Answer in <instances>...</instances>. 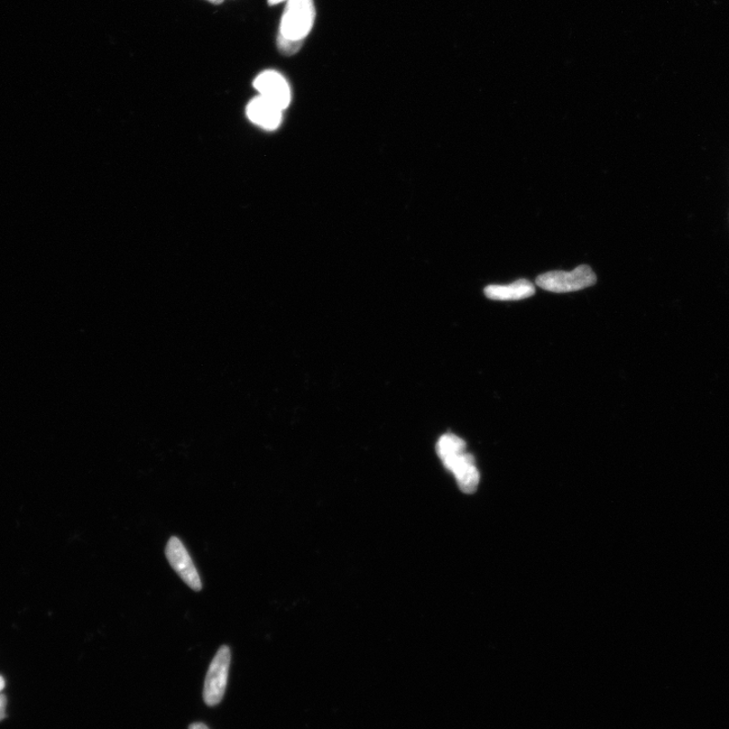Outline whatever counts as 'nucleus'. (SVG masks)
<instances>
[{
  "mask_svg": "<svg viewBox=\"0 0 729 729\" xmlns=\"http://www.w3.org/2000/svg\"><path fill=\"white\" fill-rule=\"evenodd\" d=\"M465 449V441L453 435V433H447V435L442 436L437 444V453L441 460L463 453Z\"/></svg>",
  "mask_w": 729,
  "mask_h": 729,
  "instance_id": "9",
  "label": "nucleus"
},
{
  "mask_svg": "<svg viewBox=\"0 0 729 729\" xmlns=\"http://www.w3.org/2000/svg\"><path fill=\"white\" fill-rule=\"evenodd\" d=\"M317 16L313 0H287L281 18V38L304 42L315 26Z\"/></svg>",
  "mask_w": 729,
  "mask_h": 729,
  "instance_id": "1",
  "label": "nucleus"
},
{
  "mask_svg": "<svg viewBox=\"0 0 729 729\" xmlns=\"http://www.w3.org/2000/svg\"><path fill=\"white\" fill-rule=\"evenodd\" d=\"M254 87L260 96L282 110L291 101V89L287 80L276 70H266L256 77Z\"/></svg>",
  "mask_w": 729,
  "mask_h": 729,
  "instance_id": "5",
  "label": "nucleus"
},
{
  "mask_svg": "<svg viewBox=\"0 0 729 729\" xmlns=\"http://www.w3.org/2000/svg\"><path fill=\"white\" fill-rule=\"evenodd\" d=\"M454 476L461 491L468 495L476 492L479 482H481V474H479L475 463L461 467Z\"/></svg>",
  "mask_w": 729,
  "mask_h": 729,
  "instance_id": "8",
  "label": "nucleus"
},
{
  "mask_svg": "<svg viewBox=\"0 0 729 729\" xmlns=\"http://www.w3.org/2000/svg\"><path fill=\"white\" fill-rule=\"evenodd\" d=\"M303 43L304 42L284 39L281 38V36H278V39H276V46H278L279 51L286 55V57H291V55L299 52Z\"/></svg>",
  "mask_w": 729,
  "mask_h": 729,
  "instance_id": "10",
  "label": "nucleus"
},
{
  "mask_svg": "<svg viewBox=\"0 0 729 729\" xmlns=\"http://www.w3.org/2000/svg\"><path fill=\"white\" fill-rule=\"evenodd\" d=\"M188 729H210L205 724L195 723L192 724Z\"/></svg>",
  "mask_w": 729,
  "mask_h": 729,
  "instance_id": "12",
  "label": "nucleus"
},
{
  "mask_svg": "<svg viewBox=\"0 0 729 729\" xmlns=\"http://www.w3.org/2000/svg\"><path fill=\"white\" fill-rule=\"evenodd\" d=\"M5 686V679L2 676H0V692L4 690Z\"/></svg>",
  "mask_w": 729,
  "mask_h": 729,
  "instance_id": "14",
  "label": "nucleus"
},
{
  "mask_svg": "<svg viewBox=\"0 0 729 729\" xmlns=\"http://www.w3.org/2000/svg\"><path fill=\"white\" fill-rule=\"evenodd\" d=\"M6 698L5 695L0 694V722L6 716Z\"/></svg>",
  "mask_w": 729,
  "mask_h": 729,
  "instance_id": "11",
  "label": "nucleus"
},
{
  "mask_svg": "<svg viewBox=\"0 0 729 729\" xmlns=\"http://www.w3.org/2000/svg\"><path fill=\"white\" fill-rule=\"evenodd\" d=\"M287 2V0H267L269 5H276Z\"/></svg>",
  "mask_w": 729,
  "mask_h": 729,
  "instance_id": "13",
  "label": "nucleus"
},
{
  "mask_svg": "<svg viewBox=\"0 0 729 729\" xmlns=\"http://www.w3.org/2000/svg\"><path fill=\"white\" fill-rule=\"evenodd\" d=\"M597 276L592 267L581 265L574 271H552L537 276L538 287L553 293H568L592 287Z\"/></svg>",
  "mask_w": 729,
  "mask_h": 729,
  "instance_id": "2",
  "label": "nucleus"
},
{
  "mask_svg": "<svg viewBox=\"0 0 729 729\" xmlns=\"http://www.w3.org/2000/svg\"><path fill=\"white\" fill-rule=\"evenodd\" d=\"M232 663V651L226 645L221 647L211 661L205 679L203 697L207 706L219 705L225 695L229 668Z\"/></svg>",
  "mask_w": 729,
  "mask_h": 729,
  "instance_id": "3",
  "label": "nucleus"
},
{
  "mask_svg": "<svg viewBox=\"0 0 729 729\" xmlns=\"http://www.w3.org/2000/svg\"><path fill=\"white\" fill-rule=\"evenodd\" d=\"M165 556L172 568L192 589L200 592L202 581L186 547L178 537H172L165 548Z\"/></svg>",
  "mask_w": 729,
  "mask_h": 729,
  "instance_id": "4",
  "label": "nucleus"
},
{
  "mask_svg": "<svg viewBox=\"0 0 729 729\" xmlns=\"http://www.w3.org/2000/svg\"><path fill=\"white\" fill-rule=\"evenodd\" d=\"M246 115L253 123L266 130H275L282 121V109L261 96L248 104Z\"/></svg>",
  "mask_w": 729,
  "mask_h": 729,
  "instance_id": "6",
  "label": "nucleus"
},
{
  "mask_svg": "<svg viewBox=\"0 0 729 729\" xmlns=\"http://www.w3.org/2000/svg\"><path fill=\"white\" fill-rule=\"evenodd\" d=\"M207 2L213 4V5H220L224 3V0H207Z\"/></svg>",
  "mask_w": 729,
  "mask_h": 729,
  "instance_id": "15",
  "label": "nucleus"
},
{
  "mask_svg": "<svg viewBox=\"0 0 729 729\" xmlns=\"http://www.w3.org/2000/svg\"><path fill=\"white\" fill-rule=\"evenodd\" d=\"M535 286L527 279L516 280L509 285H489L484 289L485 297L495 301H518L534 297Z\"/></svg>",
  "mask_w": 729,
  "mask_h": 729,
  "instance_id": "7",
  "label": "nucleus"
}]
</instances>
